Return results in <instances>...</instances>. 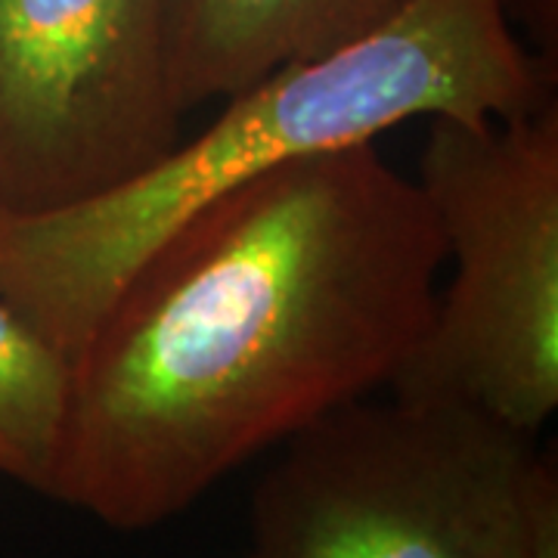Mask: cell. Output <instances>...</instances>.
<instances>
[{"instance_id": "3", "label": "cell", "mask_w": 558, "mask_h": 558, "mask_svg": "<svg viewBox=\"0 0 558 558\" xmlns=\"http://www.w3.org/2000/svg\"><path fill=\"white\" fill-rule=\"evenodd\" d=\"M245 558H558L534 435L453 400H351L258 481Z\"/></svg>"}, {"instance_id": "6", "label": "cell", "mask_w": 558, "mask_h": 558, "mask_svg": "<svg viewBox=\"0 0 558 558\" xmlns=\"http://www.w3.org/2000/svg\"><path fill=\"white\" fill-rule=\"evenodd\" d=\"M407 0H168L178 109L227 100L289 62L351 44Z\"/></svg>"}, {"instance_id": "2", "label": "cell", "mask_w": 558, "mask_h": 558, "mask_svg": "<svg viewBox=\"0 0 558 558\" xmlns=\"http://www.w3.org/2000/svg\"><path fill=\"white\" fill-rule=\"evenodd\" d=\"M556 65L527 57L506 0H407L351 44L227 97V109L134 180L60 211H0V299L75 357L146 252L205 202L279 165L413 119L527 116Z\"/></svg>"}, {"instance_id": "5", "label": "cell", "mask_w": 558, "mask_h": 558, "mask_svg": "<svg viewBox=\"0 0 558 558\" xmlns=\"http://www.w3.org/2000/svg\"><path fill=\"white\" fill-rule=\"evenodd\" d=\"M180 121L168 0H0V211L116 190L178 146Z\"/></svg>"}, {"instance_id": "7", "label": "cell", "mask_w": 558, "mask_h": 558, "mask_svg": "<svg viewBox=\"0 0 558 558\" xmlns=\"http://www.w3.org/2000/svg\"><path fill=\"white\" fill-rule=\"evenodd\" d=\"M72 360L0 299V475L47 497L69 413Z\"/></svg>"}, {"instance_id": "4", "label": "cell", "mask_w": 558, "mask_h": 558, "mask_svg": "<svg viewBox=\"0 0 558 558\" xmlns=\"http://www.w3.org/2000/svg\"><path fill=\"white\" fill-rule=\"evenodd\" d=\"M416 183L453 282L388 388L537 435L558 407L556 100L515 119H432Z\"/></svg>"}, {"instance_id": "1", "label": "cell", "mask_w": 558, "mask_h": 558, "mask_svg": "<svg viewBox=\"0 0 558 558\" xmlns=\"http://www.w3.org/2000/svg\"><path fill=\"white\" fill-rule=\"evenodd\" d=\"M447 260L416 180L373 143L205 202L128 274L72 357L47 497L149 531L398 379Z\"/></svg>"}]
</instances>
